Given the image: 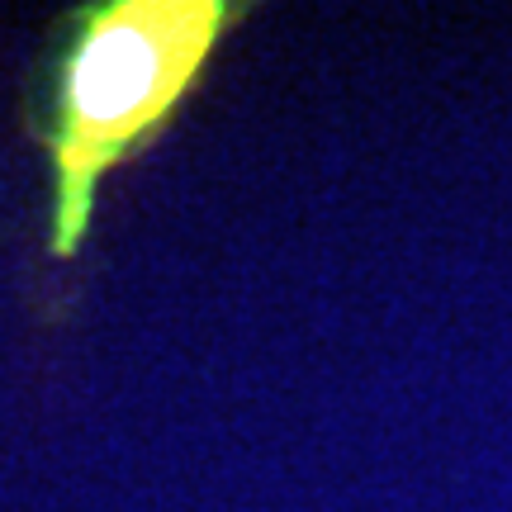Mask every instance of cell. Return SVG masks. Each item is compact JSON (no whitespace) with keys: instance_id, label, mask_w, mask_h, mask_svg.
Returning a JSON list of instances; mask_svg holds the SVG:
<instances>
[{"instance_id":"obj_1","label":"cell","mask_w":512,"mask_h":512,"mask_svg":"<svg viewBox=\"0 0 512 512\" xmlns=\"http://www.w3.org/2000/svg\"><path fill=\"white\" fill-rule=\"evenodd\" d=\"M252 15L247 0H81L43 29L19 124L48 171L53 266L86 252L110 176L176 128Z\"/></svg>"}]
</instances>
